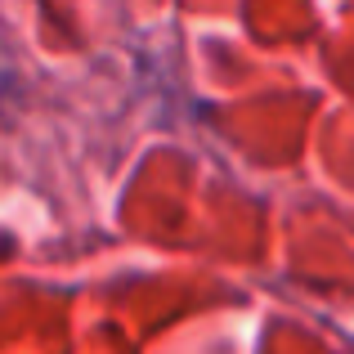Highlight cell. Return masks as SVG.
<instances>
[{
  "mask_svg": "<svg viewBox=\"0 0 354 354\" xmlns=\"http://www.w3.org/2000/svg\"><path fill=\"white\" fill-rule=\"evenodd\" d=\"M9 81H14V72H9V59H5V50H0V104H5V95H9Z\"/></svg>",
  "mask_w": 354,
  "mask_h": 354,
  "instance_id": "cell-1",
  "label": "cell"
}]
</instances>
